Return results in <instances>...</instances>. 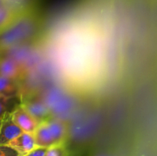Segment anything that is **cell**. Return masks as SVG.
Wrapping results in <instances>:
<instances>
[{
    "label": "cell",
    "instance_id": "7",
    "mask_svg": "<svg viewBox=\"0 0 157 156\" xmlns=\"http://www.w3.org/2000/svg\"><path fill=\"white\" fill-rule=\"evenodd\" d=\"M9 145L16 150L20 156L25 155L36 147L33 134L24 132L13 139Z\"/></svg>",
    "mask_w": 157,
    "mask_h": 156
},
{
    "label": "cell",
    "instance_id": "1",
    "mask_svg": "<svg viewBox=\"0 0 157 156\" xmlns=\"http://www.w3.org/2000/svg\"><path fill=\"white\" fill-rule=\"evenodd\" d=\"M41 98L49 109L52 117L62 120L74 108L72 98L59 87H52L43 92Z\"/></svg>",
    "mask_w": 157,
    "mask_h": 156
},
{
    "label": "cell",
    "instance_id": "9",
    "mask_svg": "<svg viewBox=\"0 0 157 156\" xmlns=\"http://www.w3.org/2000/svg\"><path fill=\"white\" fill-rule=\"evenodd\" d=\"M33 136L36 147L48 148L55 145V142L46 122H43L38 125L34 132Z\"/></svg>",
    "mask_w": 157,
    "mask_h": 156
},
{
    "label": "cell",
    "instance_id": "3",
    "mask_svg": "<svg viewBox=\"0 0 157 156\" xmlns=\"http://www.w3.org/2000/svg\"><path fill=\"white\" fill-rule=\"evenodd\" d=\"M22 132L12 119V113H6L2 119L0 127V145H9Z\"/></svg>",
    "mask_w": 157,
    "mask_h": 156
},
{
    "label": "cell",
    "instance_id": "13",
    "mask_svg": "<svg viewBox=\"0 0 157 156\" xmlns=\"http://www.w3.org/2000/svg\"><path fill=\"white\" fill-rule=\"evenodd\" d=\"M44 156H65V150L64 145H54L47 148Z\"/></svg>",
    "mask_w": 157,
    "mask_h": 156
},
{
    "label": "cell",
    "instance_id": "4",
    "mask_svg": "<svg viewBox=\"0 0 157 156\" xmlns=\"http://www.w3.org/2000/svg\"><path fill=\"white\" fill-rule=\"evenodd\" d=\"M21 105L38 123L52 118L50 110L41 97L29 100Z\"/></svg>",
    "mask_w": 157,
    "mask_h": 156
},
{
    "label": "cell",
    "instance_id": "2",
    "mask_svg": "<svg viewBox=\"0 0 157 156\" xmlns=\"http://www.w3.org/2000/svg\"><path fill=\"white\" fill-rule=\"evenodd\" d=\"M33 24L29 19L12 21L0 32V53L18 45L32 34Z\"/></svg>",
    "mask_w": 157,
    "mask_h": 156
},
{
    "label": "cell",
    "instance_id": "14",
    "mask_svg": "<svg viewBox=\"0 0 157 156\" xmlns=\"http://www.w3.org/2000/svg\"><path fill=\"white\" fill-rule=\"evenodd\" d=\"M0 156H20V154L10 145H0Z\"/></svg>",
    "mask_w": 157,
    "mask_h": 156
},
{
    "label": "cell",
    "instance_id": "11",
    "mask_svg": "<svg viewBox=\"0 0 157 156\" xmlns=\"http://www.w3.org/2000/svg\"><path fill=\"white\" fill-rule=\"evenodd\" d=\"M14 12L8 4L0 6V32L12 22Z\"/></svg>",
    "mask_w": 157,
    "mask_h": 156
},
{
    "label": "cell",
    "instance_id": "15",
    "mask_svg": "<svg viewBox=\"0 0 157 156\" xmlns=\"http://www.w3.org/2000/svg\"><path fill=\"white\" fill-rule=\"evenodd\" d=\"M47 148H41V147H35L33 150L26 154L24 156H44L45 155Z\"/></svg>",
    "mask_w": 157,
    "mask_h": 156
},
{
    "label": "cell",
    "instance_id": "16",
    "mask_svg": "<svg viewBox=\"0 0 157 156\" xmlns=\"http://www.w3.org/2000/svg\"><path fill=\"white\" fill-rule=\"evenodd\" d=\"M6 4V0H0V6H3V5Z\"/></svg>",
    "mask_w": 157,
    "mask_h": 156
},
{
    "label": "cell",
    "instance_id": "5",
    "mask_svg": "<svg viewBox=\"0 0 157 156\" xmlns=\"http://www.w3.org/2000/svg\"><path fill=\"white\" fill-rule=\"evenodd\" d=\"M12 117L15 124L24 132L33 134L40 124L23 108L21 104L12 112Z\"/></svg>",
    "mask_w": 157,
    "mask_h": 156
},
{
    "label": "cell",
    "instance_id": "6",
    "mask_svg": "<svg viewBox=\"0 0 157 156\" xmlns=\"http://www.w3.org/2000/svg\"><path fill=\"white\" fill-rule=\"evenodd\" d=\"M0 75L16 81L23 75V67L10 57H0Z\"/></svg>",
    "mask_w": 157,
    "mask_h": 156
},
{
    "label": "cell",
    "instance_id": "10",
    "mask_svg": "<svg viewBox=\"0 0 157 156\" xmlns=\"http://www.w3.org/2000/svg\"><path fill=\"white\" fill-rule=\"evenodd\" d=\"M18 94L16 81L0 75V96L6 98L15 97Z\"/></svg>",
    "mask_w": 157,
    "mask_h": 156
},
{
    "label": "cell",
    "instance_id": "8",
    "mask_svg": "<svg viewBox=\"0 0 157 156\" xmlns=\"http://www.w3.org/2000/svg\"><path fill=\"white\" fill-rule=\"evenodd\" d=\"M45 122L54 139L55 145H64L66 137V125L64 121L52 117Z\"/></svg>",
    "mask_w": 157,
    "mask_h": 156
},
{
    "label": "cell",
    "instance_id": "17",
    "mask_svg": "<svg viewBox=\"0 0 157 156\" xmlns=\"http://www.w3.org/2000/svg\"><path fill=\"white\" fill-rule=\"evenodd\" d=\"M2 119H0V127H1V123H2Z\"/></svg>",
    "mask_w": 157,
    "mask_h": 156
},
{
    "label": "cell",
    "instance_id": "12",
    "mask_svg": "<svg viewBox=\"0 0 157 156\" xmlns=\"http://www.w3.org/2000/svg\"><path fill=\"white\" fill-rule=\"evenodd\" d=\"M17 97L6 98L0 96V119L7 113H12L20 104L17 103Z\"/></svg>",
    "mask_w": 157,
    "mask_h": 156
}]
</instances>
